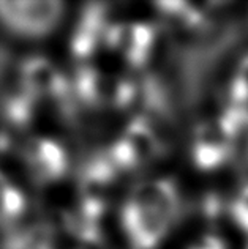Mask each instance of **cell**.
Here are the masks:
<instances>
[{
    "label": "cell",
    "instance_id": "cell-7",
    "mask_svg": "<svg viewBox=\"0 0 248 249\" xmlns=\"http://www.w3.org/2000/svg\"><path fill=\"white\" fill-rule=\"evenodd\" d=\"M25 71V82H27V89L34 90L35 93H46L48 90L54 87V84L58 81L57 74L48 62H32Z\"/></svg>",
    "mask_w": 248,
    "mask_h": 249
},
{
    "label": "cell",
    "instance_id": "cell-4",
    "mask_svg": "<svg viewBox=\"0 0 248 249\" xmlns=\"http://www.w3.org/2000/svg\"><path fill=\"white\" fill-rule=\"evenodd\" d=\"M231 158V148L218 122L199 128L193 142V161L202 170H213Z\"/></svg>",
    "mask_w": 248,
    "mask_h": 249
},
{
    "label": "cell",
    "instance_id": "cell-2",
    "mask_svg": "<svg viewBox=\"0 0 248 249\" xmlns=\"http://www.w3.org/2000/svg\"><path fill=\"white\" fill-rule=\"evenodd\" d=\"M67 16L56 0H0V29L21 41H40L54 35Z\"/></svg>",
    "mask_w": 248,
    "mask_h": 249
},
{
    "label": "cell",
    "instance_id": "cell-8",
    "mask_svg": "<svg viewBox=\"0 0 248 249\" xmlns=\"http://www.w3.org/2000/svg\"><path fill=\"white\" fill-rule=\"evenodd\" d=\"M228 93H229L231 106H247L248 104V55L240 58L237 63Z\"/></svg>",
    "mask_w": 248,
    "mask_h": 249
},
{
    "label": "cell",
    "instance_id": "cell-10",
    "mask_svg": "<svg viewBox=\"0 0 248 249\" xmlns=\"http://www.w3.org/2000/svg\"><path fill=\"white\" fill-rule=\"evenodd\" d=\"M188 249H226V245L223 243V240L215 235H206L204 238H201Z\"/></svg>",
    "mask_w": 248,
    "mask_h": 249
},
{
    "label": "cell",
    "instance_id": "cell-1",
    "mask_svg": "<svg viewBox=\"0 0 248 249\" xmlns=\"http://www.w3.org/2000/svg\"><path fill=\"white\" fill-rule=\"evenodd\" d=\"M180 213V193L172 180L149 178L127 196L120 227L132 249H158Z\"/></svg>",
    "mask_w": 248,
    "mask_h": 249
},
{
    "label": "cell",
    "instance_id": "cell-6",
    "mask_svg": "<svg viewBox=\"0 0 248 249\" xmlns=\"http://www.w3.org/2000/svg\"><path fill=\"white\" fill-rule=\"evenodd\" d=\"M29 200L21 186L0 169V229L15 227L27 213Z\"/></svg>",
    "mask_w": 248,
    "mask_h": 249
},
{
    "label": "cell",
    "instance_id": "cell-9",
    "mask_svg": "<svg viewBox=\"0 0 248 249\" xmlns=\"http://www.w3.org/2000/svg\"><path fill=\"white\" fill-rule=\"evenodd\" d=\"M229 216L240 231L248 233V185H245L237 197L229 205Z\"/></svg>",
    "mask_w": 248,
    "mask_h": 249
},
{
    "label": "cell",
    "instance_id": "cell-3",
    "mask_svg": "<svg viewBox=\"0 0 248 249\" xmlns=\"http://www.w3.org/2000/svg\"><path fill=\"white\" fill-rule=\"evenodd\" d=\"M25 166L41 183L60 180L68 170V155L60 143L49 137H35L24 150Z\"/></svg>",
    "mask_w": 248,
    "mask_h": 249
},
{
    "label": "cell",
    "instance_id": "cell-5",
    "mask_svg": "<svg viewBox=\"0 0 248 249\" xmlns=\"http://www.w3.org/2000/svg\"><path fill=\"white\" fill-rule=\"evenodd\" d=\"M218 124L231 148V158L248 161V107L229 106L218 119Z\"/></svg>",
    "mask_w": 248,
    "mask_h": 249
}]
</instances>
